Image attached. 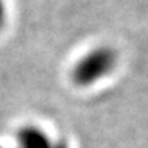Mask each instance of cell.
Segmentation results:
<instances>
[{"mask_svg": "<svg viewBox=\"0 0 148 148\" xmlns=\"http://www.w3.org/2000/svg\"><path fill=\"white\" fill-rule=\"evenodd\" d=\"M116 52L108 45H99L85 53L71 70V79L78 86H89L112 71L116 66Z\"/></svg>", "mask_w": 148, "mask_h": 148, "instance_id": "cell-1", "label": "cell"}, {"mask_svg": "<svg viewBox=\"0 0 148 148\" xmlns=\"http://www.w3.org/2000/svg\"><path fill=\"white\" fill-rule=\"evenodd\" d=\"M18 148H49L51 140L37 126H23L16 134Z\"/></svg>", "mask_w": 148, "mask_h": 148, "instance_id": "cell-2", "label": "cell"}, {"mask_svg": "<svg viewBox=\"0 0 148 148\" xmlns=\"http://www.w3.org/2000/svg\"><path fill=\"white\" fill-rule=\"evenodd\" d=\"M5 18H7V8H5L4 0H0V29L3 27L5 23Z\"/></svg>", "mask_w": 148, "mask_h": 148, "instance_id": "cell-3", "label": "cell"}, {"mask_svg": "<svg viewBox=\"0 0 148 148\" xmlns=\"http://www.w3.org/2000/svg\"><path fill=\"white\" fill-rule=\"evenodd\" d=\"M49 148H69V144L66 143L64 140H56V141L51 143Z\"/></svg>", "mask_w": 148, "mask_h": 148, "instance_id": "cell-4", "label": "cell"}]
</instances>
